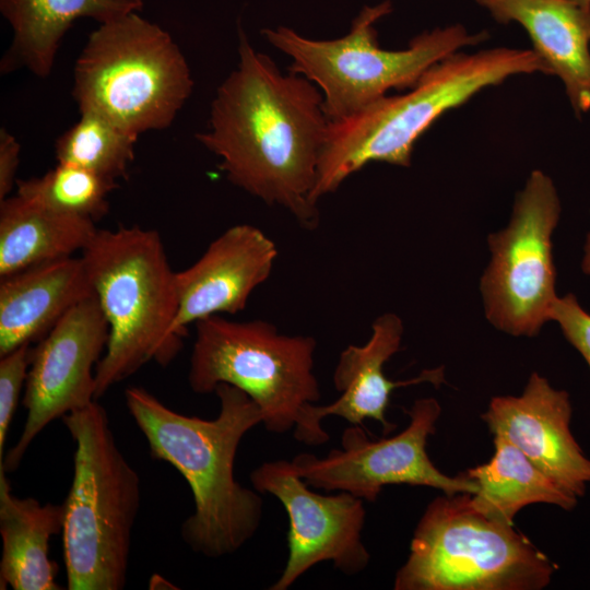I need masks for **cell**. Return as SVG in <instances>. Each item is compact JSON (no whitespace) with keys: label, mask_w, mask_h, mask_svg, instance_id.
Returning a JSON list of instances; mask_svg holds the SVG:
<instances>
[{"label":"cell","mask_w":590,"mask_h":590,"mask_svg":"<svg viewBox=\"0 0 590 590\" xmlns=\"http://www.w3.org/2000/svg\"><path fill=\"white\" fill-rule=\"evenodd\" d=\"M145 0H0V12L11 26L12 43L1 61V73L25 68L39 78L51 73L64 34L82 17L99 24L141 12Z\"/></svg>","instance_id":"cell-19"},{"label":"cell","mask_w":590,"mask_h":590,"mask_svg":"<svg viewBox=\"0 0 590 590\" xmlns=\"http://www.w3.org/2000/svg\"><path fill=\"white\" fill-rule=\"evenodd\" d=\"M498 23L529 34L550 75L565 86L575 111L590 110V5L575 0H475Z\"/></svg>","instance_id":"cell-17"},{"label":"cell","mask_w":590,"mask_h":590,"mask_svg":"<svg viewBox=\"0 0 590 590\" xmlns=\"http://www.w3.org/2000/svg\"><path fill=\"white\" fill-rule=\"evenodd\" d=\"M329 122L319 87L284 74L238 26L237 66L216 90L209 129L196 139L220 158L228 181L314 229L320 216L311 192Z\"/></svg>","instance_id":"cell-1"},{"label":"cell","mask_w":590,"mask_h":590,"mask_svg":"<svg viewBox=\"0 0 590 590\" xmlns=\"http://www.w3.org/2000/svg\"><path fill=\"white\" fill-rule=\"evenodd\" d=\"M575 1H578L582 4H587V5H590V0H575Z\"/></svg>","instance_id":"cell-29"},{"label":"cell","mask_w":590,"mask_h":590,"mask_svg":"<svg viewBox=\"0 0 590 590\" xmlns=\"http://www.w3.org/2000/svg\"><path fill=\"white\" fill-rule=\"evenodd\" d=\"M138 138L101 113L82 110L80 119L57 139L56 158L118 181L127 178Z\"/></svg>","instance_id":"cell-23"},{"label":"cell","mask_w":590,"mask_h":590,"mask_svg":"<svg viewBox=\"0 0 590 590\" xmlns=\"http://www.w3.org/2000/svg\"><path fill=\"white\" fill-rule=\"evenodd\" d=\"M108 337L106 317L93 294L70 308L32 349L23 397L26 420L0 469L13 472L47 425L96 400L95 370Z\"/></svg>","instance_id":"cell-12"},{"label":"cell","mask_w":590,"mask_h":590,"mask_svg":"<svg viewBox=\"0 0 590 590\" xmlns=\"http://www.w3.org/2000/svg\"><path fill=\"white\" fill-rule=\"evenodd\" d=\"M215 418L176 412L141 387L125 391L126 406L145 437L151 455L173 465L187 481L194 510L181 526V538L196 553L219 558L238 551L260 527L263 503L258 492L234 475L243 437L262 413L240 389L220 384Z\"/></svg>","instance_id":"cell-2"},{"label":"cell","mask_w":590,"mask_h":590,"mask_svg":"<svg viewBox=\"0 0 590 590\" xmlns=\"http://www.w3.org/2000/svg\"><path fill=\"white\" fill-rule=\"evenodd\" d=\"M581 268L586 274L590 275V232L587 235L585 244V256L582 259Z\"/></svg>","instance_id":"cell-28"},{"label":"cell","mask_w":590,"mask_h":590,"mask_svg":"<svg viewBox=\"0 0 590 590\" xmlns=\"http://www.w3.org/2000/svg\"><path fill=\"white\" fill-rule=\"evenodd\" d=\"M61 420L74 442L61 532L67 589L121 590L140 508V477L96 400Z\"/></svg>","instance_id":"cell-5"},{"label":"cell","mask_w":590,"mask_h":590,"mask_svg":"<svg viewBox=\"0 0 590 590\" xmlns=\"http://www.w3.org/2000/svg\"><path fill=\"white\" fill-rule=\"evenodd\" d=\"M556 566L512 524L476 510L471 494L435 498L413 534L396 590H540Z\"/></svg>","instance_id":"cell-8"},{"label":"cell","mask_w":590,"mask_h":590,"mask_svg":"<svg viewBox=\"0 0 590 590\" xmlns=\"http://www.w3.org/2000/svg\"><path fill=\"white\" fill-rule=\"evenodd\" d=\"M440 412L436 399L416 400L405 411L409 425L398 435L370 440L358 425H353L342 434V449H332L323 458L299 453L292 462L309 486L347 492L367 502L376 500L389 484L428 486L446 495L475 494L477 485L465 473L448 476L428 458L427 439L435 433Z\"/></svg>","instance_id":"cell-11"},{"label":"cell","mask_w":590,"mask_h":590,"mask_svg":"<svg viewBox=\"0 0 590 590\" xmlns=\"http://www.w3.org/2000/svg\"><path fill=\"white\" fill-rule=\"evenodd\" d=\"M550 320L556 321L566 340L582 355L590 367V314L581 308L573 294L557 297Z\"/></svg>","instance_id":"cell-26"},{"label":"cell","mask_w":590,"mask_h":590,"mask_svg":"<svg viewBox=\"0 0 590 590\" xmlns=\"http://www.w3.org/2000/svg\"><path fill=\"white\" fill-rule=\"evenodd\" d=\"M21 145L7 129H0V201L5 199L16 185Z\"/></svg>","instance_id":"cell-27"},{"label":"cell","mask_w":590,"mask_h":590,"mask_svg":"<svg viewBox=\"0 0 590 590\" xmlns=\"http://www.w3.org/2000/svg\"><path fill=\"white\" fill-rule=\"evenodd\" d=\"M494 453L484 464L465 474L477 485L471 494L473 507L485 517L512 524L517 512L534 503L576 507L578 497L557 484L507 439L494 436Z\"/></svg>","instance_id":"cell-22"},{"label":"cell","mask_w":590,"mask_h":590,"mask_svg":"<svg viewBox=\"0 0 590 590\" xmlns=\"http://www.w3.org/2000/svg\"><path fill=\"white\" fill-rule=\"evenodd\" d=\"M93 294L82 256L0 278V356L40 340L70 308Z\"/></svg>","instance_id":"cell-18"},{"label":"cell","mask_w":590,"mask_h":590,"mask_svg":"<svg viewBox=\"0 0 590 590\" xmlns=\"http://www.w3.org/2000/svg\"><path fill=\"white\" fill-rule=\"evenodd\" d=\"M560 215L553 180L531 172L518 192L509 224L487 236L491 262L481 278L485 315L511 335H536L557 296L552 235Z\"/></svg>","instance_id":"cell-10"},{"label":"cell","mask_w":590,"mask_h":590,"mask_svg":"<svg viewBox=\"0 0 590 590\" xmlns=\"http://www.w3.org/2000/svg\"><path fill=\"white\" fill-rule=\"evenodd\" d=\"M31 352V344H23L0 356V463L5 455L8 430L26 382Z\"/></svg>","instance_id":"cell-25"},{"label":"cell","mask_w":590,"mask_h":590,"mask_svg":"<svg viewBox=\"0 0 590 590\" xmlns=\"http://www.w3.org/2000/svg\"><path fill=\"white\" fill-rule=\"evenodd\" d=\"M258 493L276 497L287 512L288 557L271 590L288 589L318 563L352 576L363 571L370 555L362 541L366 511L363 499L347 492L321 495L308 488L292 461L261 464L250 473Z\"/></svg>","instance_id":"cell-13"},{"label":"cell","mask_w":590,"mask_h":590,"mask_svg":"<svg viewBox=\"0 0 590 590\" xmlns=\"http://www.w3.org/2000/svg\"><path fill=\"white\" fill-rule=\"evenodd\" d=\"M109 327L95 370V399L150 362L168 365L182 346L173 332L178 311L176 273L154 229H97L82 251Z\"/></svg>","instance_id":"cell-4"},{"label":"cell","mask_w":590,"mask_h":590,"mask_svg":"<svg viewBox=\"0 0 590 590\" xmlns=\"http://www.w3.org/2000/svg\"><path fill=\"white\" fill-rule=\"evenodd\" d=\"M494 436L519 448L557 484L577 497L590 483L588 459L570 430L568 392L553 388L538 373L519 397H494L481 415Z\"/></svg>","instance_id":"cell-14"},{"label":"cell","mask_w":590,"mask_h":590,"mask_svg":"<svg viewBox=\"0 0 590 590\" xmlns=\"http://www.w3.org/2000/svg\"><path fill=\"white\" fill-rule=\"evenodd\" d=\"M194 327L188 370L194 393L209 394L227 384L255 401L269 432L282 434L302 425L308 406L321 397L312 337L282 334L266 320L235 321L222 315Z\"/></svg>","instance_id":"cell-9"},{"label":"cell","mask_w":590,"mask_h":590,"mask_svg":"<svg viewBox=\"0 0 590 590\" xmlns=\"http://www.w3.org/2000/svg\"><path fill=\"white\" fill-rule=\"evenodd\" d=\"M192 88L178 45L140 12L99 24L73 70L79 110L101 113L138 135L168 128Z\"/></svg>","instance_id":"cell-7"},{"label":"cell","mask_w":590,"mask_h":590,"mask_svg":"<svg viewBox=\"0 0 590 590\" xmlns=\"http://www.w3.org/2000/svg\"><path fill=\"white\" fill-rule=\"evenodd\" d=\"M63 504H42L13 494L0 469V586L14 590H59L58 566L49 557L51 538L63 529Z\"/></svg>","instance_id":"cell-20"},{"label":"cell","mask_w":590,"mask_h":590,"mask_svg":"<svg viewBox=\"0 0 590 590\" xmlns=\"http://www.w3.org/2000/svg\"><path fill=\"white\" fill-rule=\"evenodd\" d=\"M536 72L550 75L533 49L457 51L428 68L408 92L329 122L311 200L317 204L371 162L409 167L416 141L441 115L510 76Z\"/></svg>","instance_id":"cell-3"},{"label":"cell","mask_w":590,"mask_h":590,"mask_svg":"<svg viewBox=\"0 0 590 590\" xmlns=\"http://www.w3.org/2000/svg\"><path fill=\"white\" fill-rule=\"evenodd\" d=\"M391 12L390 0L365 5L349 33L334 39L308 38L287 26L263 28L261 34L291 58V72L319 87L330 122L356 115L390 90H410L434 63L488 37L485 31L471 34L453 24L418 34L404 49H384L376 24Z\"/></svg>","instance_id":"cell-6"},{"label":"cell","mask_w":590,"mask_h":590,"mask_svg":"<svg viewBox=\"0 0 590 590\" xmlns=\"http://www.w3.org/2000/svg\"><path fill=\"white\" fill-rule=\"evenodd\" d=\"M403 322L393 312L377 317L371 324V334L363 345H349L339 356L333 371L334 388L341 393L330 404H310L300 426L294 429L295 438L309 446H319L329 440L321 421L335 415L361 425L364 420L379 422L384 433H390L394 425L386 418L390 396L396 388L430 382H444V367L425 369L417 377L393 381L386 377L384 366L401 346Z\"/></svg>","instance_id":"cell-16"},{"label":"cell","mask_w":590,"mask_h":590,"mask_svg":"<svg viewBox=\"0 0 590 590\" xmlns=\"http://www.w3.org/2000/svg\"><path fill=\"white\" fill-rule=\"evenodd\" d=\"M96 232L91 220L7 197L0 201V278L83 251Z\"/></svg>","instance_id":"cell-21"},{"label":"cell","mask_w":590,"mask_h":590,"mask_svg":"<svg viewBox=\"0 0 590 590\" xmlns=\"http://www.w3.org/2000/svg\"><path fill=\"white\" fill-rule=\"evenodd\" d=\"M276 258L275 243L260 228L228 227L193 264L176 273L174 334L182 339L191 323L244 310L253 291L269 279Z\"/></svg>","instance_id":"cell-15"},{"label":"cell","mask_w":590,"mask_h":590,"mask_svg":"<svg viewBox=\"0 0 590 590\" xmlns=\"http://www.w3.org/2000/svg\"><path fill=\"white\" fill-rule=\"evenodd\" d=\"M118 182L86 168L58 163L39 177L17 179L16 194L50 211L99 221Z\"/></svg>","instance_id":"cell-24"}]
</instances>
